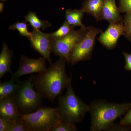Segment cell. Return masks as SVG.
Returning a JSON list of instances; mask_svg holds the SVG:
<instances>
[{"label":"cell","mask_w":131,"mask_h":131,"mask_svg":"<svg viewBox=\"0 0 131 131\" xmlns=\"http://www.w3.org/2000/svg\"><path fill=\"white\" fill-rule=\"evenodd\" d=\"M119 124L121 125H131V107L126 114L121 119Z\"/></svg>","instance_id":"25"},{"label":"cell","mask_w":131,"mask_h":131,"mask_svg":"<svg viewBox=\"0 0 131 131\" xmlns=\"http://www.w3.org/2000/svg\"><path fill=\"white\" fill-rule=\"evenodd\" d=\"M13 51L9 50L5 43L2 45L0 54V78L1 79L7 73H12L11 71L12 58Z\"/></svg>","instance_id":"13"},{"label":"cell","mask_w":131,"mask_h":131,"mask_svg":"<svg viewBox=\"0 0 131 131\" xmlns=\"http://www.w3.org/2000/svg\"><path fill=\"white\" fill-rule=\"evenodd\" d=\"M15 95L0 99V118L12 122L20 119Z\"/></svg>","instance_id":"11"},{"label":"cell","mask_w":131,"mask_h":131,"mask_svg":"<svg viewBox=\"0 0 131 131\" xmlns=\"http://www.w3.org/2000/svg\"><path fill=\"white\" fill-rule=\"evenodd\" d=\"M119 4L121 13H131V0H120Z\"/></svg>","instance_id":"22"},{"label":"cell","mask_w":131,"mask_h":131,"mask_svg":"<svg viewBox=\"0 0 131 131\" xmlns=\"http://www.w3.org/2000/svg\"><path fill=\"white\" fill-rule=\"evenodd\" d=\"M131 104L96 102L90 106L91 114L90 129L92 131H101L109 128L117 118L130 109Z\"/></svg>","instance_id":"2"},{"label":"cell","mask_w":131,"mask_h":131,"mask_svg":"<svg viewBox=\"0 0 131 131\" xmlns=\"http://www.w3.org/2000/svg\"><path fill=\"white\" fill-rule=\"evenodd\" d=\"M14 122L0 118V131H9Z\"/></svg>","instance_id":"24"},{"label":"cell","mask_w":131,"mask_h":131,"mask_svg":"<svg viewBox=\"0 0 131 131\" xmlns=\"http://www.w3.org/2000/svg\"><path fill=\"white\" fill-rule=\"evenodd\" d=\"M84 13L82 8L80 9H67L65 12L66 20L73 27H84L85 26L82 22Z\"/></svg>","instance_id":"15"},{"label":"cell","mask_w":131,"mask_h":131,"mask_svg":"<svg viewBox=\"0 0 131 131\" xmlns=\"http://www.w3.org/2000/svg\"><path fill=\"white\" fill-rule=\"evenodd\" d=\"M123 21L125 28V35L128 38L131 36V13H126Z\"/></svg>","instance_id":"21"},{"label":"cell","mask_w":131,"mask_h":131,"mask_svg":"<svg viewBox=\"0 0 131 131\" xmlns=\"http://www.w3.org/2000/svg\"><path fill=\"white\" fill-rule=\"evenodd\" d=\"M20 119L29 131H52L62 122L58 108L40 107L35 112L21 113Z\"/></svg>","instance_id":"4"},{"label":"cell","mask_w":131,"mask_h":131,"mask_svg":"<svg viewBox=\"0 0 131 131\" xmlns=\"http://www.w3.org/2000/svg\"><path fill=\"white\" fill-rule=\"evenodd\" d=\"M67 92L59 97L58 112L63 122L78 123L89 112L88 105L75 94L71 85V81L67 88Z\"/></svg>","instance_id":"3"},{"label":"cell","mask_w":131,"mask_h":131,"mask_svg":"<svg viewBox=\"0 0 131 131\" xmlns=\"http://www.w3.org/2000/svg\"><path fill=\"white\" fill-rule=\"evenodd\" d=\"M1 1H6V0H1Z\"/></svg>","instance_id":"29"},{"label":"cell","mask_w":131,"mask_h":131,"mask_svg":"<svg viewBox=\"0 0 131 131\" xmlns=\"http://www.w3.org/2000/svg\"><path fill=\"white\" fill-rule=\"evenodd\" d=\"M9 131H29L21 119L15 122Z\"/></svg>","instance_id":"23"},{"label":"cell","mask_w":131,"mask_h":131,"mask_svg":"<svg viewBox=\"0 0 131 131\" xmlns=\"http://www.w3.org/2000/svg\"><path fill=\"white\" fill-rule=\"evenodd\" d=\"M9 29L12 30H17L18 31L20 35L28 38V39L31 35V33L28 31V26L26 21L16 22L10 26Z\"/></svg>","instance_id":"19"},{"label":"cell","mask_w":131,"mask_h":131,"mask_svg":"<svg viewBox=\"0 0 131 131\" xmlns=\"http://www.w3.org/2000/svg\"><path fill=\"white\" fill-rule=\"evenodd\" d=\"M77 130L74 123L62 121L55 126L52 131H75Z\"/></svg>","instance_id":"20"},{"label":"cell","mask_w":131,"mask_h":131,"mask_svg":"<svg viewBox=\"0 0 131 131\" xmlns=\"http://www.w3.org/2000/svg\"><path fill=\"white\" fill-rule=\"evenodd\" d=\"M128 39H129V40H130V41L131 42V36L130 37H129L128 38Z\"/></svg>","instance_id":"28"},{"label":"cell","mask_w":131,"mask_h":131,"mask_svg":"<svg viewBox=\"0 0 131 131\" xmlns=\"http://www.w3.org/2000/svg\"><path fill=\"white\" fill-rule=\"evenodd\" d=\"M4 4L2 3H0V12L2 13L3 11L4 10Z\"/></svg>","instance_id":"27"},{"label":"cell","mask_w":131,"mask_h":131,"mask_svg":"<svg viewBox=\"0 0 131 131\" xmlns=\"http://www.w3.org/2000/svg\"><path fill=\"white\" fill-rule=\"evenodd\" d=\"M88 27H81L77 30H72L68 35L58 39L52 40V52L56 56L65 59L68 63L72 49L86 34Z\"/></svg>","instance_id":"7"},{"label":"cell","mask_w":131,"mask_h":131,"mask_svg":"<svg viewBox=\"0 0 131 131\" xmlns=\"http://www.w3.org/2000/svg\"><path fill=\"white\" fill-rule=\"evenodd\" d=\"M74 29V27L65 20L60 28L56 31L50 34L52 40L58 39L66 36Z\"/></svg>","instance_id":"18"},{"label":"cell","mask_w":131,"mask_h":131,"mask_svg":"<svg viewBox=\"0 0 131 131\" xmlns=\"http://www.w3.org/2000/svg\"><path fill=\"white\" fill-rule=\"evenodd\" d=\"M101 30L93 27H88L86 34L72 49L69 57V63L74 65L80 61L89 59L93 49L96 35Z\"/></svg>","instance_id":"6"},{"label":"cell","mask_w":131,"mask_h":131,"mask_svg":"<svg viewBox=\"0 0 131 131\" xmlns=\"http://www.w3.org/2000/svg\"><path fill=\"white\" fill-rule=\"evenodd\" d=\"M104 0H85L82 9L84 13L93 16L97 21L101 20Z\"/></svg>","instance_id":"14"},{"label":"cell","mask_w":131,"mask_h":131,"mask_svg":"<svg viewBox=\"0 0 131 131\" xmlns=\"http://www.w3.org/2000/svg\"><path fill=\"white\" fill-rule=\"evenodd\" d=\"M15 81L12 79L9 81L0 83V99L15 95L18 91L19 84H16Z\"/></svg>","instance_id":"16"},{"label":"cell","mask_w":131,"mask_h":131,"mask_svg":"<svg viewBox=\"0 0 131 131\" xmlns=\"http://www.w3.org/2000/svg\"><path fill=\"white\" fill-rule=\"evenodd\" d=\"M66 62L65 59L60 57L56 62L51 64L44 72L34 76L33 84L36 90L43 97L52 102L67 88L71 81L66 72Z\"/></svg>","instance_id":"1"},{"label":"cell","mask_w":131,"mask_h":131,"mask_svg":"<svg viewBox=\"0 0 131 131\" xmlns=\"http://www.w3.org/2000/svg\"><path fill=\"white\" fill-rule=\"evenodd\" d=\"M119 8L116 6L115 0H104L101 20H105L110 24L122 21Z\"/></svg>","instance_id":"12"},{"label":"cell","mask_w":131,"mask_h":131,"mask_svg":"<svg viewBox=\"0 0 131 131\" xmlns=\"http://www.w3.org/2000/svg\"><path fill=\"white\" fill-rule=\"evenodd\" d=\"M125 35V28L123 21L110 24L107 30L101 33L98 40L104 46L111 49L115 47L119 38Z\"/></svg>","instance_id":"10"},{"label":"cell","mask_w":131,"mask_h":131,"mask_svg":"<svg viewBox=\"0 0 131 131\" xmlns=\"http://www.w3.org/2000/svg\"><path fill=\"white\" fill-rule=\"evenodd\" d=\"M34 76L23 82L18 81L20 86L15 95L18 109L21 113L36 111L41 106L43 96L34 88Z\"/></svg>","instance_id":"5"},{"label":"cell","mask_w":131,"mask_h":131,"mask_svg":"<svg viewBox=\"0 0 131 131\" xmlns=\"http://www.w3.org/2000/svg\"><path fill=\"white\" fill-rule=\"evenodd\" d=\"M25 21L29 23L33 29L45 30L51 26V24L48 21H44L39 18L35 12H29L25 16Z\"/></svg>","instance_id":"17"},{"label":"cell","mask_w":131,"mask_h":131,"mask_svg":"<svg viewBox=\"0 0 131 131\" xmlns=\"http://www.w3.org/2000/svg\"><path fill=\"white\" fill-rule=\"evenodd\" d=\"M46 60L43 57L35 59L21 56L18 69L15 73L12 74V79L16 82L19 81V78L24 75L43 73L47 69Z\"/></svg>","instance_id":"8"},{"label":"cell","mask_w":131,"mask_h":131,"mask_svg":"<svg viewBox=\"0 0 131 131\" xmlns=\"http://www.w3.org/2000/svg\"><path fill=\"white\" fill-rule=\"evenodd\" d=\"M31 33V35L28 39L31 47L47 59L50 63H52L51 58L52 40L50 34L44 33L39 30L34 29Z\"/></svg>","instance_id":"9"},{"label":"cell","mask_w":131,"mask_h":131,"mask_svg":"<svg viewBox=\"0 0 131 131\" xmlns=\"http://www.w3.org/2000/svg\"><path fill=\"white\" fill-rule=\"evenodd\" d=\"M125 59V69L126 70L131 71V54L123 52Z\"/></svg>","instance_id":"26"}]
</instances>
